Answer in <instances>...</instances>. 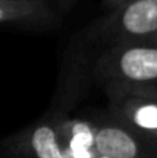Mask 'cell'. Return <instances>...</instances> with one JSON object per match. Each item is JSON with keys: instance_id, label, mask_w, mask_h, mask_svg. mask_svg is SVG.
I'll use <instances>...</instances> for the list:
<instances>
[{"instance_id": "obj_8", "label": "cell", "mask_w": 157, "mask_h": 158, "mask_svg": "<svg viewBox=\"0 0 157 158\" xmlns=\"http://www.w3.org/2000/svg\"><path fill=\"white\" fill-rule=\"evenodd\" d=\"M77 2V0H57L58 6H60V8L63 11H68L71 10V7L74 6V3Z\"/></svg>"}, {"instance_id": "obj_3", "label": "cell", "mask_w": 157, "mask_h": 158, "mask_svg": "<svg viewBox=\"0 0 157 158\" xmlns=\"http://www.w3.org/2000/svg\"><path fill=\"white\" fill-rule=\"evenodd\" d=\"M110 117L145 136L157 139V89L135 86L103 87Z\"/></svg>"}, {"instance_id": "obj_7", "label": "cell", "mask_w": 157, "mask_h": 158, "mask_svg": "<svg viewBox=\"0 0 157 158\" xmlns=\"http://www.w3.org/2000/svg\"><path fill=\"white\" fill-rule=\"evenodd\" d=\"M127 2H129V0H103L102 4L104 7V10H107V13H108V11L114 10L116 7H118V6L124 4Z\"/></svg>"}, {"instance_id": "obj_5", "label": "cell", "mask_w": 157, "mask_h": 158, "mask_svg": "<svg viewBox=\"0 0 157 158\" xmlns=\"http://www.w3.org/2000/svg\"><path fill=\"white\" fill-rule=\"evenodd\" d=\"M97 154L108 158H157V139L145 136L111 117L95 122Z\"/></svg>"}, {"instance_id": "obj_1", "label": "cell", "mask_w": 157, "mask_h": 158, "mask_svg": "<svg viewBox=\"0 0 157 158\" xmlns=\"http://www.w3.org/2000/svg\"><path fill=\"white\" fill-rule=\"evenodd\" d=\"M92 72L102 87L157 89V38L102 50Z\"/></svg>"}, {"instance_id": "obj_2", "label": "cell", "mask_w": 157, "mask_h": 158, "mask_svg": "<svg viewBox=\"0 0 157 158\" xmlns=\"http://www.w3.org/2000/svg\"><path fill=\"white\" fill-rule=\"evenodd\" d=\"M86 40L104 49L157 38V0H129L86 28Z\"/></svg>"}, {"instance_id": "obj_10", "label": "cell", "mask_w": 157, "mask_h": 158, "mask_svg": "<svg viewBox=\"0 0 157 158\" xmlns=\"http://www.w3.org/2000/svg\"><path fill=\"white\" fill-rule=\"evenodd\" d=\"M0 2H10V0H0Z\"/></svg>"}, {"instance_id": "obj_9", "label": "cell", "mask_w": 157, "mask_h": 158, "mask_svg": "<svg viewBox=\"0 0 157 158\" xmlns=\"http://www.w3.org/2000/svg\"><path fill=\"white\" fill-rule=\"evenodd\" d=\"M95 158H108V157H106V156H102V154H97V156L95 157Z\"/></svg>"}, {"instance_id": "obj_6", "label": "cell", "mask_w": 157, "mask_h": 158, "mask_svg": "<svg viewBox=\"0 0 157 158\" xmlns=\"http://www.w3.org/2000/svg\"><path fill=\"white\" fill-rule=\"evenodd\" d=\"M54 14L45 0L0 2V25H47Z\"/></svg>"}, {"instance_id": "obj_4", "label": "cell", "mask_w": 157, "mask_h": 158, "mask_svg": "<svg viewBox=\"0 0 157 158\" xmlns=\"http://www.w3.org/2000/svg\"><path fill=\"white\" fill-rule=\"evenodd\" d=\"M0 158H66L57 118L46 112L22 131L2 139Z\"/></svg>"}]
</instances>
